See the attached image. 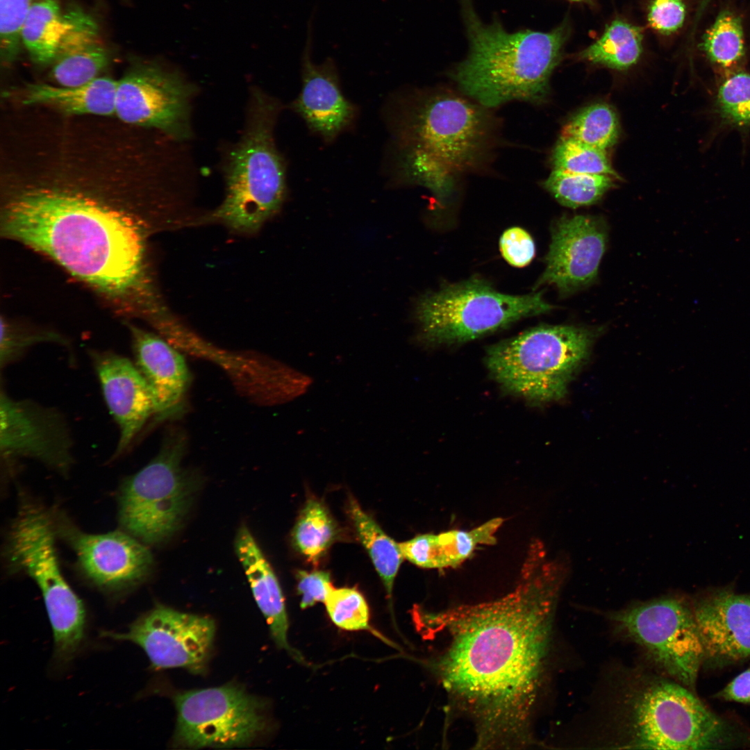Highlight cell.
Wrapping results in <instances>:
<instances>
[{
  "instance_id": "20",
  "label": "cell",
  "mask_w": 750,
  "mask_h": 750,
  "mask_svg": "<svg viewBox=\"0 0 750 750\" xmlns=\"http://www.w3.org/2000/svg\"><path fill=\"white\" fill-rule=\"evenodd\" d=\"M94 18L78 6L62 9L58 0H37L21 31L22 46L40 66L51 65L60 56L98 41Z\"/></svg>"
},
{
  "instance_id": "26",
  "label": "cell",
  "mask_w": 750,
  "mask_h": 750,
  "mask_svg": "<svg viewBox=\"0 0 750 750\" xmlns=\"http://www.w3.org/2000/svg\"><path fill=\"white\" fill-rule=\"evenodd\" d=\"M349 512L357 534L391 599L394 581L404 558L399 544L383 532L356 501H350Z\"/></svg>"
},
{
  "instance_id": "31",
  "label": "cell",
  "mask_w": 750,
  "mask_h": 750,
  "mask_svg": "<svg viewBox=\"0 0 750 750\" xmlns=\"http://www.w3.org/2000/svg\"><path fill=\"white\" fill-rule=\"evenodd\" d=\"M108 62V51L96 41L58 57L51 65V76L56 85L79 86L99 77Z\"/></svg>"
},
{
  "instance_id": "6",
  "label": "cell",
  "mask_w": 750,
  "mask_h": 750,
  "mask_svg": "<svg viewBox=\"0 0 750 750\" xmlns=\"http://www.w3.org/2000/svg\"><path fill=\"white\" fill-rule=\"evenodd\" d=\"M276 111L272 100L253 94L246 131L228 158L224 201L201 222H219L233 232L251 235L279 210L285 176L273 138Z\"/></svg>"
},
{
  "instance_id": "14",
  "label": "cell",
  "mask_w": 750,
  "mask_h": 750,
  "mask_svg": "<svg viewBox=\"0 0 750 750\" xmlns=\"http://www.w3.org/2000/svg\"><path fill=\"white\" fill-rule=\"evenodd\" d=\"M194 88L178 72L138 60L118 80L115 114L122 121L159 128L174 138L190 135V102Z\"/></svg>"
},
{
  "instance_id": "2",
  "label": "cell",
  "mask_w": 750,
  "mask_h": 750,
  "mask_svg": "<svg viewBox=\"0 0 750 750\" xmlns=\"http://www.w3.org/2000/svg\"><path fill=\"white\" fill-rule=\"evenodd\" d=\"M145 217L79 192L38 188L17 194L1 216L5 235L49 256L106 296L151 313L163 301L150 271Z\"/></svg>"
},
{
  "instance_id": "4",
  "label": "cell",
  "mask_w": 750,
  "mask_h": 750,
  "mask_svg": "<svg viewBox=\"0 0 750 750\" xmlns=\"http://www.w3.org/2000/svg\"><path fill=\"white\" fill-rule=\"evenodd\" d=\"M616 701L608 725L615 748L723 749L733 744L728 725L674 680L636 676Z\"/></svg>"
},
{
  "instance_id": "36",
  "label": "cell",
  "mask_w": 750,
  "mask_h": 750,
  "mask_svg": "<svg viewBox=\"0 0 750 750\" xmlns=\"http://www.w3.org/2000/svg\"><path fill=\"white\" fill-rule=\"evenodd\" d=\"M718 101L723 115L738 125L750 124V75L735 74L720 85Z\"/></svg>"
},
{
  "instance_id": "40",
  "label": "cell",
  "mask_w": 750,
  "mask_h": 750,
  "mask_svg": "<svg viewBox=\"0 0 750 750\" xmlns=\"http://www.w3.org/2000/svg\"><path fill=\"white\" fill-rule=\"evenodd\" d=\"M717 697L726 701L750 703V667L733 678Z\"/></svg>"
},
{
  "instance_id": "24",
  "label": "cell",
  "mask_w": 750,
  "mask_h": 750,
  "mask_svg": "<svg viewBox=\"0 0 750 750\" xmlns=\"http://www.w3.org/2000/svg\"><path fill=\"white\" fill-rule=\"evenodd\" d=\"M503 523L495 517L470 531L451 530L438 534L426 533L399 543L404 558L428 569L456 567L479 545L494 544L496 534Z\"/></svg>"
},
{
  "instance_id": "21",
  "label": "cell",
  "mask_w": 750,
  "mask_h": 750,
  "mask_svg": "<svg viewBox=\"0 0 750 750\" xmlns=\"http://www.w3.org/2000/svg\"><path fill=\"white\" fill-rule=\"evenodd\" d=\"M92 357L105 400L119 427L114 456L117 457L153 415V398L142 374L128 358L109 351L94 352Z\"/></svg>"
},
{
  "instance_id": "16",
  "label": "cell",
  "mask_w": 750,
  "mask_h": 750,
  "mask_svg": "<svg viewBox=\"0 0 750 750\" xmlns=\"http://www.w3.org/2000/svg\"><path fill=\"white\" fill-rule=\"evenodd\" d=\"M607 240L606 224L599 217H560L552 228L546 268L536 286L552 285L567 296L594 283Z\"/></svg>"
},
{
  "instance_id": "18",
  "label": "cell",
  "mask_w": 750,
  "mask_h": 750,
  "mask_svg": "<svg viewBox=\"0 0 750 750\" xmlns=\"http://www.w3.org/2000/svg\"><path fill=\"white\" fill-rule=\"evenodd\" d=\"M692 610L704 659L717 665L750 658V595L728 588L708 590Z\"/></svg>"
},
{
  "instance_id": "15",
  "label": "cell",
  "mask_w": 750,
  "mask_h": 750,
  "mask_svg": "<svg viewBox=\"0 0 750 750\" xmlns=\"http://www.w3.org/2000/svg\"><path fill=\"white\" fill-rule=\"evenodd\" d=\"M56 535L74 550L80 570L99 589L127 591L149 574L153 556L145 544L126 531L85 533L61 514L51 513Z\"/></svg>"
},
{
  "instance_id": "38",
  "label": "cell",
  "mask_w": 750,
  "mask_h": 750,
  "mask_svg": "<svg viewBox=\"0 0 750 750\" xmlns=\"http://www.w3.org/2000/svg\"><path fill=\"white\" fill-rule=\"evenodd\" d=\"M685 8L682 0H654L649 8L648 20L656 31L669 34L683 24Z\"/></svg>"
},
{
  "instance_id": "8",
  "label": "cell",
  "mask_w": 750,
  "mask_h": 750,
  "mask_svg": "<svg viewBox=\"0 0 750 750\" xmlns=\"http://www.w3.org/2000/svg\"><path fill=\"white\" fill-rule=\"evenodd\" d=\"M186 439L178 429L166 435L158 454L122 483L118 519L123 530L145 544H158L182 527L199 487L185 469Z\"/></svg>"
},
{
  "instance_id": "3",
  "label": "cell",
  "mask_w": 750,
  "mask_h": 750,
  "mask_svg": "<svg viewBox=\"0 0 750 750\" xmlns=\"http://www.w3.org/2000/svg\"><path fill=\"white\" fill-rule=\"evenodd\" d=\"M463 5L470 52L455 72L462 90L484 107L512 100H544L550 76L561 58L567 28L560 25L548 33H508L499 22L483 24L469 0H463Z\"/></svg>"
},
{
  "instance_id": "34",
  "label": "cell",
  "mask_w": 750,
  "mask_h": 750,
  "mask_svg": "<svg viewBox=\"0 0 750 750\" xmlns=\"http://www.w3.org/2000/svg\"><path fill=\"white\" fill-rule=\"evenodd\" d=\"M327 612L334 624L347 631L369 628V611L363 596L353 588H333L324 601Z\"/></svg>"
},
{
  "instance_id": "7",
  "label": "cell",
  "mask_w": 750,
  "mask_h": 750,
  "mask_svg": "<svg viewBox=\"0 0 750 750\" xmlns=\"http://www.w3.org/2000/svg\"><path fill=\"white\" fill-rule=\"evenodd\" d=\"M595 335L572 325L532 328L490 347L486 366L513 394L535 403L558 400L588 356Z\"/></svg>"
},
{
  "instance_id": "9",
  "label": "cell",
  "mask_w": 750,
  "mask_h": 750,
  "mask_svg": "<svg viewBox=\"0 0 750 750\" xmlns=\"http://www.w3.org/2000/svg\"><path fill=\"white\" fill-rule=\"evenodd\" d=\"M554 307L541 292L512 295L480 278L447 285L419 301L417 317L423 338L434 344L468 342Z\"/></svg>"
},
{
  "instance_id": "17",
  "label": "cell",
  "mask_w": 750,
  "mask_h": 750,
  "mask_svg": "<svg viewBox=\"0 0 750 750\" xmlns=\"http://www.w3.org/2000/svg\"><path fill=\"white\" fill-rule=\"evenodd\" d=\"M0 415V447L6 457L32 458L67 472L72 463V443L59 413L1 393Z\"/></svg>"
},
{
  "instance_id": "41",
  "label": "cell",
  "mask_w": 750,
  "mask_h": 750,
  "mask_svg": "<svg viewBox=\"0 0 750 750\" xmlns=\"http://www.w3.org/2000/svg\"><path fill=\"white\" fill-rule=\"evenodd\" d=\"M570 1H582V0H570Z\"/></svg>"
},
{
  "instance_id": "33",
  "label": "cell",
  "mask_w": 750,
  "mask_h": 750,
  "mask_svg": "<svg viewBox=\"0 0 750 750\" xmlns=\"http://www.w3.org/2000/svg\"><path fill=\"white\" fill-rule=\"evenodd\" d=\"M552 161L554 169L572 173L604 174L618 178L606 150L570 138H562L556 145Z\"/></svg>"
},
{
  "instance_id": "23",
  "label": "cell",
  "mask_w": 750,
  "mask_h": 750,
  "mask_svg": "<svg viewBox=\"0 0 750 750\" xmlns=\"http://www.w3.org/2000/svg\"><path fill=\"white\" fill-rule=\"evenodd\" d=\"M237 556L250 583L255 601L268 624L277 647L285 650L297 661L303 662L299 651L289 643V622L284 597L278 579L249 528L240 527L234 542Z\"/></svg>"
},
{
  "instance_id": "5",
  "label": "cell",
  "mask_w": 750,
  "mask_h": 750,
  "mask_svg": "<svg viewBox=\"0 0 750 750\" xmlns=\"http://www.w3.org/2000/svg\"><path fill=\"white\" fill-rule=\"evenodd\" d=\"M401 135L406 146L403 172L445 198L455 176L482 161L489 147L491 122L481 105L438 93L414 107Z\"/></svg>"
},
{
  "instance_id": "27",
  "label": "cell",
  "mask_w": 750,
  "mask_h": 750,
  "mask_svg": "<svg viewBox=\"0 0 750 750\" xmlns=\"http://www.w3.org/2000/svg\"><path fill=\"white\" fill-rule=\"evenodd\" d=\"M642 32L639 27L615 20L602 36L584 49L579 57L594 64L624 70L635 65L642 51Z\"/></svg>"
},
{
  "instance_id": "10",
  "label": "cell",
  "mask_w": 750,
  "mask_h": 750,
  "mask_svg": "<svg viewBox=\"0 0 750 750\" xmlns=\"http://www.w3.org/2000/svg\"><path fill=\"white\" fill-rule=\"evenodd\" d=\"M617 630L637 644L672 680L696 682L704 659L692 606L676 597L638 602L610 615Z\"/></svg>"
},
{
  "instance_id": "30",
  "label": "cell",
  "mask_w": 750,
  "mask_h": 750,
  "mask_svg": "<svg viewBox=\"0 0 750 750\" xmlns=\"http://www.w3.org/2000/svg\"><path fill=\"white\" fill-rule=\"evenodd\" d=\"M619 136V123L613 109L606 103H595L578 112L563 127L562 138H570L606 150Z\"/></svg>"
},
{
  "instance_id": "32",
  "label": "cell",
  "mask_w": 750,
  "mask_h": 750,
  "mask_svg": "<svg viewBox=\"0 0 750 750\" xmlns=\"http://www.w3.org/2000/svg\"><path fill=\"white\" fill-rule=\"evenodd\" d=\"M702 47L717 65L729 67L744 54L743 31L738 17L726 12L718 16L704 35Z\"/></svg>"
},
{
  "instance_id": "25",
  "label": "cell",
  "mask_w": 750,
  "mask_h": 750,
  "mask_svg": "<svg viewBox=\"0 0 750 750\" xmlns=\"http://www.w3.org/2000/svg\"><path fill=\"white\" fill-rule=\"evenodd\" d=\"M117 83L118 81L110 77L99 76L75 87L31 84L27 85L23 103L52 106L69 114L112 115Z\"/></svg>"
},
{
  "instance_id": "39",
  "label": "cell",
  "mask_w": 750,
  "mask_h": 750,
  "mask_svg": "<svg viewBox=\"0 0 750 750\" xmlns=\"http://www.w3.org/2000/svg\"><path fill=\"white\" fill-rule=\"evenodd\" d=\"M297 590L301 594V608L324 602L330 591L334 588L328 572L324 571H299L297 574Z\"/></svg>"
},
{
  "instance_id": "29",
  "label": "cell",
  "mask_w": 750,
  "mask_h": 750,
  "mask_svg": "<svg viewBox=\"0 0 750 750\" xmlns=\"http://www.w3.org/2000/svg\"><path fill=\"white\" fill-rule=\"evenodd\" d=\"M336 534L335 524L325 506L310 499L301 510L292 536L295 547L310 561L317 562Z\"/></svg>"
},
{
  "instance_id": "13",
  "label": "cell",
  "mask_w": 750,
  "mask_h": 750,
  "mask_svg": "<svg viewBox=\"0 0 750 750\" xmlns=\"http://www.w3.org/2000/svg\"><path fill=\"white\" fill-rule=\"evenodd\" d=\"M216 631L210 617L157 605L123 633L103 631L101 635L140 646L155 669L180 667L193 673L206 669Z\"/></svg>"
},
{
  "instance_id": "19",
  "label": "cell",
  "mask_w": 750,
  "mask_h": 750,
  "mask_svg": "<svg viewBox=\"0 0 750 750\" xmlns=\"http://www.w3.org/2000/svg\"><path fill=\"white\" fill-rule=\"evenodd\" d=\"M312 19L308 22L301 56L302 88L292 108L312 131L330 141L351 124L356 109L340 90L333 59L328 57L320 64L312 60Z\"/></svg>"
},
{
  "instance_id": "22",
  "label": "cell",
  "mask_w": 750,
  "mask_h": 750,
  "mask_svg": "<svg viewBox=\"0 0 750 750\" xmlns=\"http://www.w3.org/2000/svg\"><path fill=\"white\" fill-rule=\"evenodd\" d=\"M136 366L147 381L154 401L156 421L183 411L190 376L183 356L161 338L129 325Z\"/></svg>"
},
{
  "instance_id": "12",
  "label": "cell",
  "mask_w": 750,
  "mask_h": 750,
  "mask_svg": "<svg viewBox=\"0 0 750 750\" xmlns=\"http://www.w3.org/2000/svg\"><path fill=\"white\" fill-rule=\"evenodd\" d=\"M56 536L51 512L35 504L24 503L10 526L6 555L12 572L26 573L38 585L52 628L63 633L83 621L85 610L62 574Z\"/></svg>"
},
{
  "instance_id": "11",
  "label": "cell",
  "mask_w": 750,
  "mask_h": 750,
  "mask_svg": "<svg viewBox=\"0 0 750 750\" xmlns=\"http://www.w3.org/2000/svg\"><path fill=\"white\" fill-rule=\"evenodd\" d=\"M174 744L186 749L233 748L251 744L267 728V703L238 684L175 695Z\"/></svg>"
},
{
  "instance_id": "35",
  "label": "cell",
  "mask_w": 750,
  "mask_h": 750,
  "mask_svg": "<svg viewBox=\"0 0 750 750\" xmlns=\"http://www.w3.org/2000/svg\"><path fill=\"white\" fill-rule=\"evenodd\" d=\"M37 0H0V53L2 63L14 62L22 47L21 31Z\"/></svg>"
},
{
  "instance_id": "37",
  "label": "cell",
  "mask_w": 750,
  "mask_h": 750,
  "mask_svg": "<svg viewBox=\"0 0 750 750\" xmlns=\"http://www.w3.org/2000/svg\"><path fill=\"white\" fill-rule=\"evenodd\" d=\"M500 250L504 259L514 267H524L533 258L535 243L524 229L512 227L507 229L500 238Z\"/></svg>"
},
{
  "instance_id": "28",
  "label": "cell",
  "mask_w": 750,
  "mask_h": 750,
  "mask_svg": "<svg viewBox=\"0 0 750 750\" xmlns=\"http://www.w3.org/2000/svg\"><path fill=\"white\" fill-rule=\"evenodd\" d=\"M608 175L572 173L554 169L544 182L545 188L562 205L576 208L592 205L615 185Z\"/></svg>"
},
{
  "instance_id": "1",
  "label": "cell",
  "mask_w": 750,
  "mask_h": 750,
  "mask_svg": "<svg viewBox=\"0 0 750 750\" xmlns=\"http://www.w3.org/2000/svg\"><path fill=\"white\" fill-rule=\"evenodd\" d=\"M567 574L530 544L515 588L492 601L422 612L426 628L449 637L433 668L451 697L472 718L478 748H522L531 722L558 598Z\"/></svg>"
}]
</instances>
